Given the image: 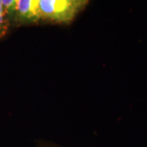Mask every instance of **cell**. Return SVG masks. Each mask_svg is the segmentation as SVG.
I'll return each mask as SVG.
<instances>
[{
  "mask_svg": "<svg viewBox=\"0 0 147 147\" xmlns=\"http://www.w3.org/2000/svg\"><path fill=\"white\" fill-rule=\"evenodd\" d=\"M15 16L21 21H37L40 20L38 0H19Z\"/></svg>",
  "mask_w": 147,
  "mask_h": 147,
  "instance_id": "7a4b0ae2",
  "label": "cell"
},
{
  "mask_svg": "<svg viewBox=\"0 0 147 147\" xmlns=\"http://www.w3.org/2000/svg\"><path fill=\"white\" fill-rule=\"evenodd\" d=\"M89 0H38L40 19L67 24L84 9Z\"/></svg>",
  "mask_w": 147,
  "mask_h": 147,
  "instance_id": "6da1fadb",
  "label": "cell"
},
{
  "mask_svg": "<svg viewBox=\"0 0 147 147\" xmlns=\"http://www.w3.org/2000/svg\"><path fill=\"white\" fill-rule=\"evenodd\" d=\"M6 17H7V14L4 10L3 5L2 3V1L0 0V34L2 33L3 28L5 26Z\"/></svg>",
  "mask_w": 147,
  "mask_h": 147,
  "instance_id": "277c9868",
  "label": "cell"
},
{
  "mask_svg": "<svg viewBox=\"0 0 147 147\" xmlns=\"http://www.w3.org/2000/svg\"><path fill=\"white\" fill-rule=\"evenodd\" d=\"M6 11L7 16L15 15L19 0H1Z\"/></svg>",
  "mask_w": 147,
  "mask_h": 147,
  "instance_id": "3957f363",
  "label": "cell"
}]
</instances>
